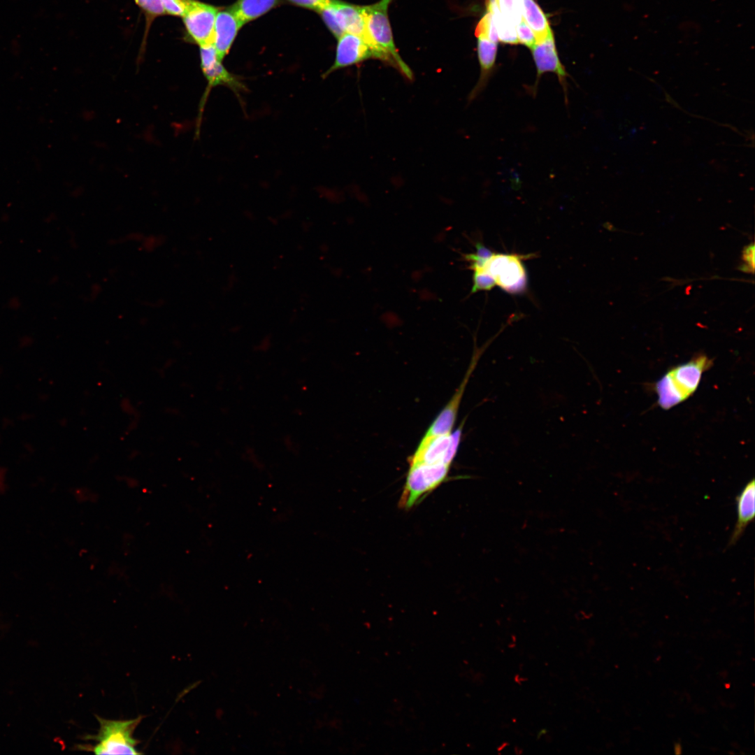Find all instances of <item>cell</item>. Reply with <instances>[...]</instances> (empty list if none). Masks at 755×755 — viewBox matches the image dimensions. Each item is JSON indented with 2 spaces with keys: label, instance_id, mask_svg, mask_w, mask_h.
Segmentation results:
<instances>
[{
  "label": "cell",
  "instance_id": "6da1fadb",
  "mask_svg": "<svg viewBox=\"0 0 755 755\" xmlns=\"http://www.w3.org/2000/svg\"><path fill=\"white\" fill-rule=\"evenodd\" d=\"M475 248V252L463 255L473 272L471 293L489 291L495 286L512 294L526 291L527 275L523 261L531 254L494 252L481 243H477Z\"/></svg>",
  "mask_w": 755,
  "mask_h": 755
},
{
  "label": "cell",
  "instance_id": "7a4b0ae2",
  "mask_svg": "<svg viewBox=\"0 0 755 755\" xmlns=\"http://www.w3.org/2000/svg\"><path fill=\"white\" fill-rule=\"evenodd\" d=\"M391 1L380 0L373 4L363 6L364 37L379 54L381 61L395 68L408 80H412V71L399 55L394 43L388 16Z\"/></svg>",
  "mask_w": 755,
  "mask_h": 755
},
{
  "label": "cell",
  "instance_id": "3957f363",
  "mask_svg": "<svg viewBox=\"0 0 755 755\" xmlns=\"http://www.w3.org/2000/svg\"><path fill=\"white\" fill-rule=\"evenodd\" d=\"M711 364L707 357L701 355L668 371L655 386L660 407L668 410L688 398Z\"/></svg>",
  "mask_w": 755,
  "mask_h": 755
},
{
  "label": "cell",
  "instance_id": "277c9868",
  "mask_svg": "<svg viewBox=\"0 0 755 755\" xmlns=\"http://www.w3.org/2000/svg\"><path fill=\"white\" fill-rule=\"evenodd\" d=\"M143 718L139 716L131 719L111 720L96 715L99 724L98 733L84 738L94 740L96 745H80L77 747L96 754H141L136 749L139 741L134 737V733Z\"/></svg>",
  "mask_w": 755,
  "mask_h": 755
},
{
  "label": "cell",
  "instance_id": "5b68a950",
  "mask_svg": "<svg viewBox=\"0 0 755 755\" xmlns=\"http://www.w3.org/2000/svg\"><path fill=\"white\" fill-rule=\"evenodd\" d=\"M450 466L416 463L409 468L398 507L410 510L447 480Z\"/></svg>",
  "mask_w": 755,
  "mask_h": 755
},
{
  "label": "cell",
  "instance_id": "8992f818",
  "mask_svg": "<svg viewBox=\"0 0 755 755\" xmlns=\"http://www.w3.org/2000/svg\"><path fill=\"white\" fill-rule=\"evenodd\" d=\"M317 13L331 33L337 38L345 33L364 36L363 6L341 0H331Z\"/></svg>",
  "mask_w": 755,
  "mask_h": 755
},
{
  "label": "cell",
  "instance_id": "52a82bcc",
  "mask_svg": "<svg viewBox=\"0 0 755 755\" xmlns=\"http://www.w3.org/2000/svg\"><path fill=\"white\" fill-rule=\"evenodd\" d=\"M463 424L454 432L433 437L424 436L408 463L451 466L459 449Z\"/></svg>",
  "mask_w": 755,
  "mask_h": 755
},
{
  "label": "cell",
  "instance_id": "ba28073f",
  "mask_svg": "<svg viewBox=\"0 0 755 755\" xmlns=\"http://www.w3.org/2000/svg\"><path fill=\"white\" fill-rule=\"evenodd\" d=\"M530 50L536 68V78L533 85L531 87V94L535 96L541 76L546 73H552L559 80L564 94L565 102L568 104L567 78L569 75L559 57L554 34L536 43Z\"/></svg>",
  "mask_w": 755,
  "mask_h": 755
},
{
  "label": "cell",
  "instance_id": "9c48e42d",
  "mask_svg": "<svg viewBox=\"0 0 755 755\" xmlns=\"http://www.w3.org/2000/svg\"><path fill=\"white\" fill-rule=\"evenodd\" d=\"M200 59L201 70L208 82L202 101L206 99L210 89L216 86L229 87L238 99L247 90L241 78L230 73L222 64L212 43L200 46Z\"/></svg>",
  "mask_w": 755,
  "mask_h": 755
},
{
  "label": "cell",
  "instance_id": "30bf717a",
  "mask_svg": "<svg viewBox=\"0 0 755 755\" xmlns=\"http://www.w3.org/2000/svg\"><path fill=\"white\" fill-rule=\"evenodd\" d=\"M369 59L380 60V57L363 36L345 33L338 38L334 62L323 73L322 78H326L338 69L361 63Z\"/></svg>",
  "mask_w": 755,
  "mask_h": 755
},
{
  "label": "cell",
  "instance_id": "8fae6325",
  "mask_svg": "<svg viewBox=\"0 0 755 755\" xmlns=\"http://www.w3.org/2000/svg\"><path fill=\"white\" fill-rule=\"evenodd\" d=\"M218 10L217 7L212 5L189 0L182 16L184 24L189 38L199 46L212 43Z\"/></svg>",
  "mask_w": 755,
  "mask_h": 755
},
{
  "label": "cell",
  "instance_id": "7c38bea8",
  "mask_svg": "<svg viewBox=\"0 0 755 755\" xmlns=\"http://www.w3.org/2000/svg\"><path fill=\"white\" fill-rule=\"evenodd\" d=\"M487 345L480 350L476 349L473 353V356L471 359L469 368H468L463 380L461 382L457 390L454 394L452 398L449 401L447 404L443 408L439 415L436 417L435 420L431 423V426L428 429L424 436L433 437L436 436L447 434L452 431L453 426L456 419V416L459 408V405L464 394V391L469 378L473 373L475 366L478 362L481 354L484 351Z\"/></svg>",
  "mask_w": 755,
  "mask_h": 755
},
{
  "label": "cell",
  "instance_id": "4fadbf2b",
  "mask_svg": "<svg viewBox=\"0 0 755 755\" xmlns=\"http://www.w3.org/2000/svg\"><path fill=\"white\" fill-rule=\"evenodd\" d=\"M231 8L218 10L214 27L212 44L221 60L229 53L238 31L243 27Z\"/></svg>",
  "mask_w": 755,
  "mask_h": 755
},
{
  "label": "cell",
  "instance_id": "5bb4252c",
  "mask_svg": "<svg viewBox=\"0 0 755 755\" xmlns=\"http://www.w3.org/2000/svg\"><path fill=\"white\" fill-rule=\"evenodd\" d=\"M477 52L480 73L477 82L468 94V103L484 90L493 74L497 55V43L484 37H477Z\"/></svg>",
  "mask_w": 755,
  "mask_h": 755
},
{
  "label": "cell",
  "instance_id": "9a60e30c",
  "mask_svg": "<svg viewBox=\"0 0 755 755\" xmlns=\"http://www.w3.org/2000/svg\"><path fill=\"white\" fill-rule=\"evenodd\" d=\"M738 519L729 540V545H735L742 535L747 526L755 516V481L747 483L736 497Z\"/></svg>",
  "mask_w": 755,
  "mask_h": 755
},
{
  "label": "cell",
  "instance_id": "2e32d148",
  "mask_svg": "<svg viewBox=\"0 0 755 755\" xmlns=\"http://www.w3.org/2000/svg\"><path fill=\"white\" fill-rule=\"evenodd\" d=\"M523 19L534 33L536 43L553 34L546 15L535 0H518Z\"/></svg>",
  "mask_w": 755,
  "mask_h": 755
},
{
  "label": "cell",
  "instance_id": "e0dca14e",
  "mask_svg": "<svg viewBox=\"0 0 755 755\" xmlns=\"http://www.w3.org/2000/svg\"><path fill=\"white\" fill-rule=\"evenodd\" d=\"M282 0H237L230 8L243 25L280 6Z\"/></svg>",
  "mask_w": 755,
  "mask_h": 755
},
{
  "label": "cell",
  "instance_id": "ac0fdd59",
  "mask_svg": "<svg viewBox=\"0 0 755 755\" xmlns=\"http://www.w3.org/2000/svg\"><path fill=\"white\" fill-rule=\"evenodd\" d=\"M501 13L515 25L522 19L518 0H495Z\"/></svg>",
  "mask_w": 755,
  "mask_h": 755
},
{
  "label": "cell",
  "instance_id": "d6986e66",
  "mask_svg": "<svg viewBox=\"0 0 755 755\" xmlns=\"http://www.w3.org/2000/svg\"><path fill=\"white\" fill-rule=\"evenodd\" d=\"M475 35L477 38L484 37L495 43L498 41V37L493 18L490 12L487 10L477 23L475 31Z\"/></svg>",
  "mask_w": 755,
  "mask_h": 755
},
{
  "label": "cell",
  "instance_id": "ffe728a7",
  "mask_svg": "<svg viewBox=\"0 0 755 755\" xmlns=\"http://www.w3.org/2000/svg\"><path fill=\"white\" fill-rule=\"evenodd\" d=\"M518 42L531 49L536 43L533 31L523 19L516 26Z\"/></svg>",
  "mask_w": 755,
  "mask_h": 755
},
{
  "label": "cell",
  "instance_id": "44dd1931",
  "mask_svg": "<svg viewBox=\"0 0 755 755\" xmlns=\"http://www.w3.org/2000/svg\"><path fill=\"white\" fill-rule=\"evenodd\" d=\"M161 1L165 13L175 16H183L189 3V0H161Z\"/></svg>",
  "mask_w": 755,
  "mask_h": 755
},
{
  "label": "cell",
  "instance_id": "7402d4cb",
  "mask_svg": "<svg viewBox=\"0 0 755 755\" xmlns=\"http://www.w3.org/2000/svg\"><path fill=\"white\" fill-rule=\"evenodd\" d=\"M148 15L155 17L165 13L161 0H135Z\"/></svg>",
  "mask_w": 755,
  "mask_h": 755
},
{
  "label": "cell",
  "instance_id": "603a6c76",
  "mask_svg": "<svg viewBox=\"0 0 755 755\" xmlns=\"http://www.w3.org/2000/svg\"><path fill=\"white\" fill-rule=\"evenodd\" d=\"M289 3L301 8L318 12L331 0H286Z\"/></svg>",
  "mask_w": 755,
  "mask_h": 755
},
{
  "label": "cell",
  "instance_id": "cb8c5ba5",
  "mask_svg": "<svg viewBox=\"0 0 755 755\" xmlns=\"http://www.w3.org/2000/svg\"><path fill=\"white\" fill-rule=\"evenodd\" d=\"M141 241L142 247L145 250L152 251L160 246L163 243L164 240L161 236L151 235L144 238L143 237Z\"/></svg>",
  "mask_w": 755,
  "mask_h": 755
},
{
  "label": "cell",
  "instance_id": "d4e9b609",
  "mask_svg": "<svg viewBox=\"0 0 755 755\" xmlns=\"http://www.w3.org/2000/svg\"><path fill=\"white\" fill-rule=\"evenodd\" d=\"M754 245L748 246L744 251L745 260L754 268Z\"/></svg>",
  "mask_w": 755,
  "mask_h": 755
},
{
  "label": "cell",
  "instance_id": "484cf974",
  "mask_svg": "<svg viewBox=\"0 0 755 755\" xmlns=\"http://www.w3.org/2000/svg\"><path fill=\"white\" fill-rule=\"evenodd\" d=\"M675 753L677 754H679L681 753V746H680V745H679V743L675 744Z\"/></svg>",
  "mask_w": 755,
  "mask_h": 755
}]
</instances>
